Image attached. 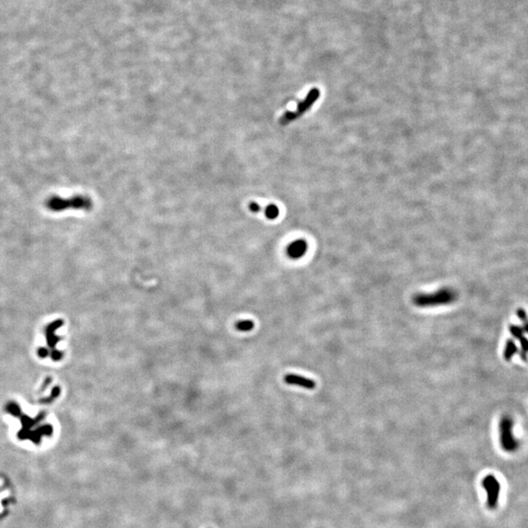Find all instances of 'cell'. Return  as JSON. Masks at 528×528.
Listing matches in <instances>:
<instances>
[{
    "label": "cell",
    "mask_w": 528,
    "mask_h": 528,
    "mask_svg": "<svg viewBox=\"0 0 528 528\" xmlns=\"http://www.w3.org/2000/svg\"><path fill=\"white\" fill-rule=\"evenodd\" d=\"M307 248L308 245L304 240H297L288 245L287 254L293 259H299L306 253Z\"/></svg>",
    "instance_id": "8992f818"
},
{
    "label": "cell",
    "mask_w": 528,
    "mask_h": 528,
    "mask_svg": "<svg viewBox=\"0 0 528 528\" xmlns=\"http://www.w3.org/2000/svg\"><path fill=\"white\" fill-rule=\"evenodd\" d=\"M522 324H523V329H524V331H525L526 333H528V319L525 320V321H523Z\"/></svg>",
    "instance_id": "4fadbf2b"
},
{
    "label": "cell",
    "mask_w": 528,
    "mask_h": 528,
    "mask_svg": "<svg viewBox=\"0 0 528 528\" xmlns=\"http://www.w3.org/2000/svg\"><path fill=\"white\" fill-rule=\"evenodd\" d=\"M45 207L52 212H62L70 209L91 210L93 203L89 197L83 195H76L70 198L53 196L46 201Z\"/></svg>",
    "instance_id": "6da1fadb"
},
{
    "label": "cell",
    "mask_w": 528,
    "mask_h": 528,
    "mask_svg": "<svg viewBox=\"0 0 528 528\" xmlns=\"http://www.w3.org/2000/svg\"><path fill=\"white\" fill-rule=\"evenodd\" d=\"M482 485H483L484 489L487 492V496H488L487 504H488V507L491 508V509H495L496 506H497L498 497H499V493H500V483H499V481L496 479L495 476L488 475L483 479Z\"/></svg>",
    "instance_id": "5b68a950"
},
{
    "label": "cell",
    "mask_w": 528,
    "mask_h": 528,
    "mask_svg": "<svg viewBox=\"0 0 528 528\" xmlns=\"http://www.w3.org/2000/svg\"><path fill=\"white\" fill-rule=\"evenodd\" d=\"M458 298V294L451 288H442L433 293H419L413 298V302L421 308L434 307L453 303Z\"/></svg>",
    "instance_id": "7a4b0ae2"
},
{
    "label": "cell",
    "mask_w": 528,
    "mask_h": 528,
    "mask_svg": "<svg viewBox=\"0 0 528 528\" xmlns=\"http://www.w3.org/2000/svg\"><path fill=\"white\" fill-rule=\"evenodd\" d=\"M264 212H265V216L268 219H275L279 215V208L275 205H269Z\"/></svg>",
    "instance_id": "30bf717a"
},
{
    "label": "cell",
    "mask_w": 528,
    "mask_h": 528,
    "mask_svg": "<svg viewBox=\"0 0 528 528\" xmlns=\"http://www.w3.org/2000/svg\"><path fill=\"white\" fill-rule=\"evenodd\" d=\"M518 341L521 345V358L523 360H526L527 359V353H528V339L523 336H521L519 339H518Z\"/></svg>",
    "instance_id": "8fae6325"
},
{
    "label": "cell",
    "mask_w": 528,
    "mask_h": 528,
    "mask_svg": "<svg viewBox=\"0 0 528 528\" xmlns=\"http://www.w3.org/2000/svg\"><path fill=\"white\" fill-rule=\"evenodd\" d=\"M249 209L252 212H258V211L261 210V207H260V206L258 204L251 203V204H249Z\"/></svg>",
    "instance_id": "7c38bea8"
},
{
    "label": "cell",
    "mask_w": 528,
    "mask_h": 528,
    "mask_svg": "<svg viewBox=\"0 0 528 528\" xmlns=\"http://www.w3.org/2000/svg\"><path fill=\"white\" fill-rule=\"evenodd\" d=\"M319 96H320V91L317 88L311 89L309 91V93L307 94V96L305 97V99L299 103L298 108H297V110L295 112H286L280 117V119H279L280 123L282 125H286V124L290 123L291 121H293V120L299 118L300 116H302L304 113H306L313 106V104L317 101Z\"/></svg>",
    "instance_id": "3957f363"
},
{
    "label": "cell",
    "mask_w": 528,
    "mask_h": 528,
    "mask_svg": "<svg viewBox=\"0 0 528 528\" xmlns=\"http://www.w3.org/2000/svg\"><path fill=\"white\" fill-rule=\"evenodd\" d=\"M517 352V346L514 342V340L512 339H508L507 343H506V347H505V351H504V357L507 361L510 360L512 358V356Z\"/></svg>",
    "instance_id": "ba28073f"
},
{
    "label": "cell",
    "mask_w": 528,
    "mask_h": 528,
    "mask_svg": "<svg viewBox=\"0 0 528 528\" xmlns=\"http://www.w3.org/2000/svg\"><path fill=\"white\" fill-rule=\"evenodd\" d=\"M254 327V323L250 320H245V321H240L236 324V329L240 332H248L250 330H252Z\"/></svg>",
    "instance_id": "9c48e42d"
},
{
    "label": "cell",
    "mask_w": 528,
    "mask_h": 528,
    "mask_svg": "<svg viewBox=\"0 0 528 528\" xmlns=\"http://www.w3.org/2000/svg\"><path fill=\"white\" fill-rule=\"evenodd\" d=\"M513 422L511 418L504 416L499 424L500 441L503 449L508 452H514L518 448V441L512 434Z\"/></svg>",
    "instance_id": "277c9868"
},
{
    "label": "cell",
    "mask_w": 528,
    "mask_h": 528,
    "mask_svg": "<svg viewBox=\"0 0 528 528\" xmlns=\"http://www.w3.org/2000/svg\"><path fill=\"white\" fill-rule=\"evenodd\" d=\"M285 381L288 384L302 386L306 389H314L316 387V382L313 379L300 376V375H294V374L286 375Z\"/></svg>",
    "instance_id": "52a82bcc"
}]
</instances>
